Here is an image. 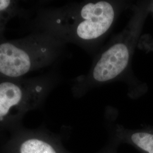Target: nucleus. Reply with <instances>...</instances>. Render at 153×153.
<instances>
[{
    "instance_id": "f257e3e1",
    "label": "nucleus",
    "mask_w": 153,
    "mask_h": 153,
    "mask_svg": "<svg viewBox=\"0 0 153 153\" xmlns=\"http://www.w3.org/2000/svg\"><path fill=\"white\" fill-rule=\"evenodd\" d=\"M127 1L95 0L40 9L33 21V31L50 33L65 43L93 52L109 33Z\"/></svg>"
},
{
    "instance_id": "f03ea898",
    "label": "nucleus",
    "mask_w": 153,
    "mask_h": 153,
    "mask_svg": "<svg viewBox=\"0 0 153 153\" xmlns=\"http://www.w3.org/2000/svg\"><path fill=\"white\" fill-rule=\"evenodd\" d=\"M140 17L137 9L124 28L97 55L88 73L73 80L71 90L75 98H81L94 88L120 79L128 73L137 42Z\"/></svg>"
},
{
    "instance_id": "7ed1b4c3",
    "label": "nucleus",
    "mask_w": 153,
    "mask_h": 153,
    "mask_svg": "<svg viewBox=\"0 0 153 153\" xmlns=\"http://www.w3.org/2000/svg\"><path fill=\"white\" fill-rule=\"evenodd\" d=\"M67 44L55 36L33 31L0 43V77L19 78L48 66L63 56Z\"/></svg>"
},
{
    "instance_id": "20e7f679",
    "label": "nucleus",
    "mask_w": 153,
    "mask_h": 153,
    "mask_svg": "<svg viewBox=\"0 0 153 153\" xmlns=\"http://www.w3.org/2000/svg\"><path fill=\"white\" fill-rule=\"evenodd\" d=\"M60 81L55 71L30 78L0 77V135L22 126L25 115L40 108Z\"/></svg>"
},
{
    "instance_id": "39448f33",
    "label": "nucleus",
    "mask_w": 153,
    "mask_h": 153,
    "mask_svg": "<svg viewBox=\"0 0 153 153\" xmlns=\"http://www.w3.org/2000/svg\"><path fill=\"white\" fill-rule=\"evenodd\" d=\"M0 153H72L64 146L62 137L44 126L30 129L23 125L10 133Z\"/></svg>"
},
{
    "instance_id": "423d86ee",
    "label": "nucleus",
    "mask_w": 153,
    "mask_h": 153,
    "mask_svg": "<svg viewBox=\"0 0 153 153\" xmlns=\"http://www.w3.org/2000/svg\"><path fill=\"white\" fill-rule=\"evenodd\" d=\"M20 2L14 0H0V43L5 42L6 26L10 21L18 16H26Z\"/></svg>"
},
{
    "instance_id": "0eeeda50",
    "label": "nucleus",
    "mask_w": 153,
    "mask_h": 153,
    "mask_svg": "<svg viewBox=\"0 0 153 153\" xmlns=\"http://www.w3.org/2000/svg\"><path fill=\"white\" fill-rule=\"evenodd\" d=\"M120 144L115 140L109 138L108 141L104 147L96 153H117V149Z\"/></svg>"
},
{
    "instance_id": "6e6552de",
    "label": "nucleus",
    "mask_w": 153,
    "mask_h": 153,
    "mask_svg": "<svg viewBox=\"0 0 153 153\" xmlns=\"http://www.w3.org/2000/svg\"></svg>"
}]
</instances>
